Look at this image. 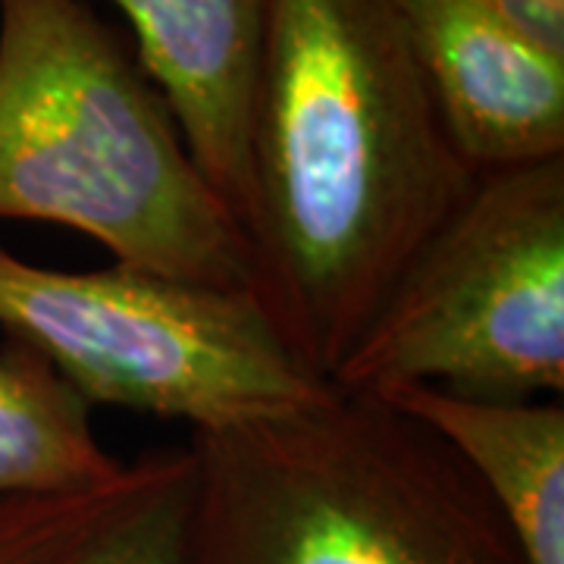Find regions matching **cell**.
I'll return each mask as SVG.
<instances>
[{
    "instance_id": "cell-1",
    "label": "cell",
    "mask_w": 564,
    "mask_h": 564,
    "mask_svg": "<svg viewBox=\"0 0 564 564\" xmlns=\"http://www.w3.org/2000/svg\"><path fill=\"white\" fill-rule=\"evenodd\" d=\"M474 182L392 0H267L251 295L317 380Z\"/></svg>"
},
{
    "instance_id": "cell-2",
    "label": "cell",
    "mask_w": 564,
    "mask_h": 564,
    "mask_svg": "<svg viewBox=\"0 0 564 564\" xmlns=\"http://www.w3.org/2000/svg\"><path fill=\"white\" fill-rule=\"evenodd\" d=\"M0 220L54 223L113 263L251 292L242 226L139 57L82 0H0Z\"/></svg>"
},
{
    "instance_id": "cell-3",
    "label": "cell",
    "mask_w": 564,
    "mask_h": 564,
    "mask_svg": "<svg viewBox=\"0 0 564 564\" xmlns=\"http://www.w3.org/2000/svg\"><path fill=\"white\" fill-rule=\"evenodd\" d=\"M188 448V564H521L480 474L383 395L326 386Z\"/></svg>"
},
{
    "instance_id": "cell-4",
    "label": "cell",
    "mask_w": 564,
    "mask_h": 564,
    "mask_svg": "<svg viewBox=\"0 0 564 564\" xmlns=\"http://www.w3.org/2000/svg\"><path fill=\"white\" fill-rule=\"evenodd\" d=\"M343 392H564V158L480 173L333 370Z\"/></svg>"
},
{
    "instance_id": "cell-5",
    "label": "cell",
    "mask_w": 564,
    "mask_h": 564,
    "mask_svg": "<svg viewBox=\"0 0 564 564\" xmlns=\"http://www.w3.org/2000/svg\"><path fill=\"white\" fill-rule=\"evenodd\" d=\"M0 329L88 404L182 421L192 433L282 414L329 386L289 351L251 292L126 263L54 270L3 242Z\"/></svg>"
},
{
    "instance_id": "cell-6",
    "label": "cell",
    "mask_w": 564,
    "mask_h": 564,
    "mask_svg": "<svg viewBox=\"0 0 564 564\" xmlns=\"http://www.w3.org/2000/svg\"><path fill=\"white\" fill-rule=\"evenodd\" d=\"M448 135L480 173L564 158V63L477 0H392Z\"/></svg>"
},
{
    "instance_id": "cell-7",
    "label": "cell",
    "mask_w": 564,
    "mask_h": 564,
    "mask_svg": "<svg viewBox=\"0 0 564 564\" xmlns=\"http://www.w3.org/2000/svg\"><path fill=\"white\" fill-rule=\"evenodd\" d=\"M135 29L144 76L232 220L251 207V122L267 0H113Z\"/></svg>"
},
{
    "instance_id": "cell-8",
    "label": "cell",
    "mask_w": 564,
    "mask_h": 564,
    "mask_svg": "<svg viewBox=\"0 0 564 564\" xmlns=\"http://www.w3.org/2000/svg\"><path fill=\"white\" fill-rule=\"evenodd\" d=\"M192 502L188 443L95 484L0 496V564H188Z\"/></svg>"
},
{
    "instance_id": "cell-9",
    "label": "cell",
    "mask_w": 564,
    "mask_h": 564,
    "mask_svg": "<svg viewBox=\"0 0 564 564\" xmlns=\"http://www.w3.org/2000/svg\"><path fill=\"white\" fill-rule=\"evenodd\" d=\"M383 399L430 423L470 464L502 514L521 564H564V404L484 402L433 386Z\"/></svg>"
},
{
    "instance_id": "cell-10",
    "label": "cell",
    "mask_w": 564,
    "mask_h": 564,
    "mask_svg": "<svg viewBox=\"0 0 564 564\" xmlns=\"http://www.w3.org/2000/svg\"><path fill=\"white\" fill-rule=\"evenodd\" d=\"M120 464L95 433L91 404L35 348L3 336L0 496L95 484Z\"/></svg>"
},
{
    "instance_id": "cell-11",
    "label": "cell",
    "mask_w": 564,
    "mask_h": 564,
    "mask_svg": "<svg viewBox=\"0 0 564 564\" xmlns=\"http://www.w3.org/2000/svg\"><path fill=\"white\" fill-rule=\"evenodd\" d=\"M552 61L564 63V0H477Z\"/></svg>"
}]
</instances>
